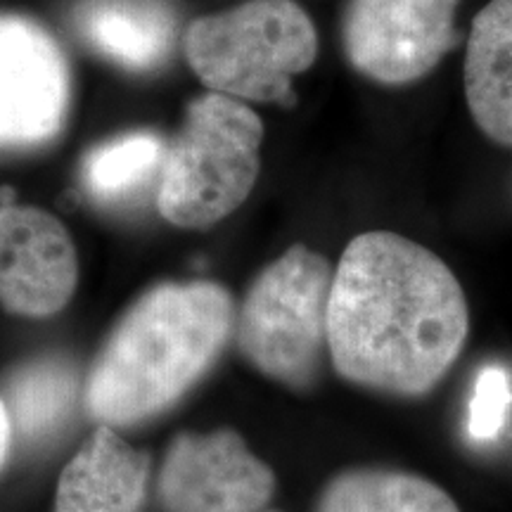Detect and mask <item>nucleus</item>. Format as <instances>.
I'll return each instance as SVG.
<instances>
[{
    "mask_svg": "<svg viewBox=\"0 0 512 512\" xmlns=\"http://www.w3.org/2000/svg\"><path fill=\"white\" fill-rule=\"evenodd\" d=\"M470 332L463 285L418 242L370 230L344 247L332 273L328 356L339 377L370 392L430 394Z\"/></svg>",
    "mask_w": 512,
    "mask_h": 512,
    "instance_id": "nucleus-1",
    "label": "nucleus"
},
{
    "mask_svg": "<svg viewBox=\"0 0 512 512\" xmlns=\"http://www.w3.org/2000/svg\"><path fill=\"white\" fill-rule=\"evenodd\" d=\"M235 302L211 280L162 283L131 304L86 382V408L100 425L131 427L171 408L233 339Z\"/></svg>",
    "mask_w": 512,
    "mask_h": 512,
    "instance_id": "nucleus-2",
    "label": "nucleus"
},
{
    "mask_svg": "<svg viewBox=\"0 0 512 512\" xmlns=\"http://www.w3.org/2000/svg\"><path fill=\"white\" fill-rule=\"evenodd\" d=\"M183 50L209 93L287 107L294 79L316 62L318 31L294 0H245L197 17L185 31Z\"/></svg>",
    "mask_w": 512,
    "mask_h": 512,
    "instance_id": "nucleus-3",
    "label": "nucleus"
},
{
    "mask_svg": "<svg viewBox=\"0 0 512 512\" xmlns=\"http://www.w3.org/2000/svg\"><path fill=\"white\" fill-rule=\"evenodd\" d=\"M264 133L247 102L219 93L192 100L159 171V214L178 228L202 230L240 209L259 178Z\"/></svg>",
    "mask_w": 512,
    "mask_h": 512,
    "instance_id": "nucleus-4",
    "label": "nucleus"
},
{
    "mask_svg": "<svg viewBox=\"0 0 512 512\" xmlns=\"http://www.w3.org/2000/svg\"><path fill=\"white\" fill-rule=\"evenodd\" d=\"M335 268L294 245L247 287L233 337L249 366L290 389H309L328 356V302Z\"/></svg>",
    "mask_w": 512,
    "mask_h": 512,
    "instance_id": "nucleus-5",
    "label": "nucleus"
},
{
    "mask_svg": "<svg viewBox=\"0 0 512 512\" xmlns=\"http://www.w3.org/2000/svg\"><path fill=\"white\" fill-rule=\"evenodd\" d=\"M460 0H347L342 48L351 67L382 86H406L458 46Z\"/></svg>",
    "mask_w": 512,
    "mask_h": 512,
    "instance_id": "nucleus-6",
    "label": "nucleus"
},
{
    "mask_svg": "<svg viewBox=\"0 0 512 512\" xmlns=\"http://www.w3.org/2000/svg\"><path fill=\"white\" fill-rule=\"evenodd\" d=\"M72 98L60 43L24 15H0V150H31L62 131Z\"/></svg>",
    "mask_w": 512,
    "mask_h": 512,
    "instance_id": "nucleus-7",
    "label": "nucleus"
},
{
    "mask_svg": "<svg viewBox=\"0 0 512 512\" xmlns=\"http://www.w3.org/2000/svg\"><path fill=\"white\" fill-rule=\"evenodd\" d=\"M273 491L271 467L228 427L178 434L159 470L166 512H264Z\"/></svg>",
    "mask_w": 512,
    "mask_h": 512,
    "instance_id": "nucleus-8",
    "label": "nucleus"
},
{
    "mask_svg": "<svg viewBox=\"0 0 512 512\" xmlns=\"http://www.w3.org/2000/svg\"><path fill=\"white\" fill-rule=\"evenodd\" d=\"M79 280L67 228L48 211L0 204V304L29 318L55 316Z\"/></svg>",
    "mask_w": 512,
    "mask_h": 512,
    "instance_id": "nucleus-9",
    "label": "nucleus"
},
{
    "mask_svg": "<svg viewBox=\"0 0 512 512\" xmlns=\"http://www.w3.org/2000/svg\"><path fill=\"white\" fill-rule=\"evenodd\" d=\"M150 477V458L100 425L64 467L57 512H140Z\"/></svg>",
    "mask_w": 512,
    "mask_h": 512,
    "instance_id": "nucleus-10",
    "label": "nucleus"
},
{
    "mask_svg": "<svg viewBox=\"0 0 512 512\" xmlns=\"http://www.w3.org/2000/svg\"><path fill=\"white\" fill-rule=\"evenodd\" d=\"M463 83L479 131L512 147V0H491L472 22Z\"/></svg>",
    "mask_w": 512,
    "mask_h": 512,
    "instance_id": "nucleus-11",
    "label": "nucleus"
},
{
    "mask_svg": "<svg viewBox=\"0 0 512 512\" xmlns=\"http://www.w3.org/2000/svg\"><path fill=\"white\" fill-rule=\"evenodd\" d=\"M76 27L95 53L131 72L157 69L176 41V15L166 0H83Z\"/></svg>",
    "mask_w": 512,
    "mask_h": 512,
    "instance_id": "nucleus-12",
    "label": "nucleus"
},
{
    "mask_svg": "<svg viewBox=\"0 0 512 512\" xmlns=\"http://www.w3.org/2000/svg\"><path fill=\"white\" fill-rule=\"evenodd\" d=\"M316 512H460L441 486L392 467H349L320 491Z\"/></svg>",
    "mask_w": 512,
    "mask_h": 512,
    "instance_id": "nucleus-13",
    "label": "nucleus"
},
{
    "mask_svg": "<svg viewBox=\"0 0 512 512\" xmlns=\"http://www.w3.org/2000/svg\"><path fill=\"white\" fill-rule=\"evenodd\" d=\"M166 155L164 140L152 131H131L93 147L83 159L81 181L102 204L128 202L157 183Z\"/></svg>",
    "mask_w": 512,
    "mask_h": 512,
    "instance_id": "nucleus-14",
    "label": "nucleus"
},
{
    "mask_svg": "<svg viewBox=\"0 0 512 512\" xmlns=\"http://www.w3.org/2000/svg\"><path fill=\"white\" fill-rule=\"evenodd\" d=\"M79 382L72 366L57 358L24 366L10 380L8 408L10 425L24 439H46L55 434L72 415Z\"/></svg>",
    "mask_w": 512,
    "mask_h": 512,
    "instance_id": "nucleus-15",
    "label": "nucleus"
},
{
    "mask_svg": "<svg viewBox=\"0 0 512 512\" xmlns=\"http://www.w3.org/2000/svg\"><path fill=\"white\" fill-rule=\"evenodd\" d=\"M512 406L510 377L501 366H486L477 375L467 413V434L475 441H494L503 432Z\"/></svg>",
    "mask_w": 512,
    "mask_h": 512,
    "instance_id": "nucleus-16",
    "label": "nucleus"
},
{
    "mask_svg": "<svg viewBox=\"0 0 512 512\" xmlns=\"http://www.w3.org/2000/svg\"><path fill=\"white\" fill-rule=\"evenodd\" d=\"M10 434H12L10 415H8V408H5V401L0 399V467H3L5 456H8Z\"/></svg>",
    "mask_w": 512,
    "mask_h": 512,
    "instance_id": "nucleus-17",
    "label": "nucleus"
},
{
    "mask_svg": "<svg viewBox=\"0 0 512 512\" xmlns=\"http://www.w3.org/2000/svg\"><path fill=\"white\" fill-rule=\"evenodd\" d=\"M271 512H278V510H271Z\"/></svg>",
    "mask_w": 512,
    "mask_h": 512,
    "instance_id": "nucleus-18",
    "label": "nucleus"
}]
</instances>
